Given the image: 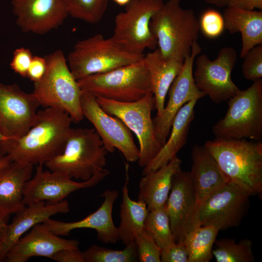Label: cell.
<instances>
[{"mask_svg": "<svg viewBox=\"0 0 262 262\" xmlns=\"http://www.w3.org/2000/svg\"><path fill=\"white\" fill-rule=\"evenodd\" d=\"M36 123L23 136L0 141V156L11 161L44 164L64 150L72 122L66 112L52 107L38 112Z\"/></svg>", "mask_w": 262, "mask_h": 262, "instance_id": "1", "label": "cell"}, {"mask_svg": "<svg viewBox=\"0 0 262 262\" xmlns=\"http://www.w3.org/2000/svg\"><path fill=\"white\" fill-rule=\"evenodd\" d=\"M229 182L251 196L262 192V143L216 138L204 144Z\"/></svg>", "mask_w": 262, "mask_h": 262, "instance_id": "2", "label": "cell"}, {"mask_svg": "<svg viewBox=\"0 0 262 262\" xmlns=\"http://www.w3.org/2000/svg\"><path fill=\"white\" fill-rule=\"evenodd\" d=\"M181 0H168L152 16L150 28L158 49L166 59L184 62L197 42L200 29L195 12L180 6Z\"/></svg>", "mask_w": 262, "mask_h": 262, "instance_id": "3", "label": "cell"}, {"mask_svg": "<svg viewBox=\"0 0 262 262\" xmlns=\"http://www.w3.org/2000/svg\"><path fill=\"white\" fill-rule=\"evenodd\" d=\"M144 56L113 36L106 38L98 33L77 42L66 60L72 74L78 81L137 62Z\"/></svg>", "mask_w": 262, "mask_h": 262, "instance_id": "4", "label": "cell"}, {"mask_svg": "<svg viewBox=\"0 0 262 262\" xmlns=\"http://www.w3.org/2000/svg\"><path fill=\"white\" fill-rule=\"evenodd\" d=\"M107 152L94 128H71L62 153L44 164L51 171L85 181L105 169Z\"/></svg>", "mask_w": 262, "mask_h": 262, "instance_id": "5", "label": "cell"}, {"mask_svg": "<svg viewBox=\"0 0 262 262\" xmlns=\"http://www.w3.org/2000/svg\"><path fill=\"white\" fill-rule=\"evenodd\" d=\"M47 69L43 77L33 82V93L41 105L67 113L72 121L79 122L83 116L81 107L82 90L72 74L61 50L45 56Z\"/></svg>", "mask_w": 262, "mask_h": 262, "instance_id": "6", "label": "cell"}, {"mask_svg": "<svg viewBox=\"0 0 262 262\" xmlns=\"http://www.w3.org/2000/svg\"><path fill=\"white\" fill-rule=\"evenodd\" d=\"M82 90L96 97L119 102L138 100L152 92L149 72L143 58L112 70L78 81Z\"/></svg>", "mask_w": 262, "mask_h": 262, "instance_id": "7", "label": "cell"}, {"mask_svg": "<svg viewBox=\"0 0 262 262\" xmlns=\"http://www.w3.org/2000/svg\"><path fill=\"white\" fill-rule=\"evenodd\" d=\"M225 116L213 127L216 138L262 139V79L228 100Z\"/></svg>", "mask_w": 262, "mask_h": 262, "instance_id": "8", "label": "cell"}, {"mask_svg": "<svg viewBox=\"0 0 262 262\" xmlns=\"http://www.w3.org/2000/svg\"><path fill=\"white\" fill-rule=\"evenodd\" d=\"M101 108L120 119L136 135L139 144L138 164L145 167L157 154L162 146L154 133L152 111L155 108L152 92L132 102H119L96 97Z\"/></svg>", "mask_w": 262, "mask_h": 262, "instance_id": "9", "label": "cell"}, {"mask_svg": "<svg viewBox=\"0 0 262 262\" xmlns=\"http://www.w3.org/2000/svg\"><path fill=\"white\" fill-rule=\"evenodd\" d=\"M164 3V0H131L124 11L116 15L113 36L139 52L143 53L147 49H156L157 40L150 23Z\"/></svg>", "mask_w": 262, "mask_h": 262, "instance_id": "10", "label": "cell"}, {"mask_svg": "<svg viewBox=\"0 0 262 262\" xmlns=\"http://www.w3.org/2000/svg\"><path fill=\"white\" fill-rule=\"evenodd\" d=\"M237 60L236 50L229 47L221 49L214 60H210L205 54L196 59L193 73L196 85L213 102L228 101L240 90L231 78Z\"/></svg>", "mask_w": 262, "mask_h": 262, "instance_id": "11", "label": "cell"}, {"mask_svg": "<svg viewBox=\"0 0 262 262\" xmlns=\"http://www.w3.org/2000/svg\"><path fill=\"white\" fill-rule=\"evenodd\" d=\"M250 196L238 185L228 183L199 205L196 226H211L218 231L238 226L248 208Z\"/></svg>", "mask_w": 262, "mask_h": 262, "instance_id": "12", "label": "cell"}, {"mask_svg": "<svg viewBox=\"0 0 262 262\" xmlns=\"http://www.w3.org/2000/svg\"><path fill=\"white\" fill-rule=\"evenodd\" d=\"M81 107L83 117L93 124L108 152L113 153L117 149L128 162L138 161L139 148L131 131L120 119L105 112L95 96L82 90Z\"/></svg>", "mask_w": 262, "mask_h": 262, "instance_id": "13", "label": "cell"}, {"mask_svg": "<svg viewBox=\"0 0 262 262\" xmlns=\"http://www.w3.org/2000/svg\"><path fill=\"white\" fill-rule=\"evenodd\" d=\"M43 165H37L33 177L25 184L23 198L25 205L41 201L47 204L60 202L72 192L96 185L109 174L105 168L87 180L77 182L65 172L44 171Z\"/></svg>", "mask_w": 262, "mask_h": 262, "instance_id": "14", "label": "cell"}, {"mask_svg": "<svg viewBox=\"0 0 262 262\" xmlns=\"http://www.w3.org/2000/svg\"><path fill=\"white\" fill-rule=\"evenodd\" d=\"M201 51L198 43L195 42L169 89V99L163 113L153 119L155 137L162 146L168 137L173 121L180 109L188 102L195 99L198 100L205 96L196 85L193 75L194 60Z\"/></svg>", "mask_w": 262, "mask_h": 262, "instance_id": "15", "label": "cell"}, {"mask_svg": "<svg viewBox=\"0 0 262 262\" xmlns=\"http://www.w3.org/2000/svg\"><path fill=\"white\" fill-rule=\"evenodd\" d=\"M40 103L16 84L0 83V121L8 139L19 138L36 123Z\"/></svg>", "mask_w": 262, "mask_h": 262, "instance_id": "16", "label": "cell"}, {"mask_svg": "<svg viewBox=\"0 0 262 262\" xmlns=\"http://www.w3.org/2000/svg\"><path fill=\"white\" fill-rule=\"evenodd\" d=\"M166 206L175 241L184 240L186 234L196 227L199 207L190 172L180 171L173 177Z\"/></svg>", "mask_w": 262, "mask_h": 262, "instance_id": "17", "label": "cell"}, {"mask_svg": "<svg viewBox=\"0 0 262 262\" xmlns=\"http://www.w3.org/2000/svg\"><path fill=\"white\" fill-rule=\"evenodd\" d=\"M16 23L24 33L45 34L69 16L65 0H12Z\"/></svg>", "mask_w": 262, "mask_h": 262, "instance_id": "18", "label": "cell"}, {"mask_svg": "<svg viewBox=\"0 0 262 262\" xmlns=\"http://www.w3.org/2000/svg\"><path fill=\"white\" fill-rule=\"evenodd\" d=\"M118 196L115 190H106L102 194L103 201L94 213L83 219L72 222H65L50 218L43 224L52 233L58 236H67L70 232L78 229L96 230L97 238L105 244H114L119 240L117 228L113 220L114 204Z\"/></svg>", "mask_w": 262, "mask_h": 262, "instance_id": "19", "label": "cell"}, {"mask_svg": "<svg viewBox=\"0 0 262 262\" xmlns=\"http://www.w3.org/2000/svg\"><path fill=\"white\" fill-rule=\"evenodd\" d=\"M79 246L78 240L61 238L40 223L19 239L8 251L4 261L26 262L35 256L50 258L60 250L78 249Z\"/></svg>", "mask_w": 262, "mask_h": 262, "instance_id": "20", "label": "cell"}, {"mask_svg": "<svg viewBox=\"0 0 262 262\" xmlns=\"http://www.w3.org/2000/svg\"><path fill=\"white\" fill-rule=\"evenodd\" d=\"M69 211L66 200L55 204L41 201L25 205L15 213L12 221L7 225L4 237L0 243V262H4L12 246L34 226L43 223L52 215Z\"/></svg>", "mask_w": 262, "mask_h": 262, "instance_id": "21", "label": "cell"}, {"mask_svg": "<svg viewBox=\"0 0 262 262\" xmlns=\"http://www.w3.org/2000/svg\"><path fill=\"white\" fill-rule=\"evenodd\" d=\"M190 175L199 205L229 182L214 157L204 146H193Z\"/></svg>", "mask_w": 262, "mask_h": 262, "instance_id": "22", "label": "cell"}, {"mask_svg": "<svg viewBox=\"0 0 262 262\" xmlns=\"http://www.w3.org/2000/svg\"><path fill=\"white\" fill-rule=\"evenodd\" d=\"M33 165L11 161L0 167V213L7 219L25 205L23 191Z\"/></svg>", "mask_w": 262, "mask_h": 262, "instance_id": "23", "label": "cell"}, {"mask_svg": "<svg viewBox=\"0 0 262 262\" xmlns=\"http://www.w3.org/2000/svg\"><path fill=\"white\" fill-rule=\"evenodd\" d=\"M197 99L185 104L173 121L169 137L155 157L144 167L142 175L157 170L173 159L187 141L190 126L195 117Z\"/></svg>", "mask_w": 262, "mask_h": 262, "instance_id": "24", "label": "cell"}, {"mask_svg": "<svg viewBox=\"0 0 262 262\" xmlns=\"http://www.w3.org/2000/svg\"><path fill=\"white\" fill-rule=\"evenodd\" d=\"M181 160L177 156L156 171L143 175L139 183L138 201L149 211L166 204L174 175L181 170Z\"/></svg>", "mask_w": 262, "mask_h": 262, "instance_id": "25", "label": "cell"}, {"mask_svg": "<svg viewBox=\"0 0 262 262\" xmlns=\"http://www.w3.org/2000/svg\"><path fill=\"white\" fill-rule=\"evenodd\" d=\"M143 60L150 76L155 99L157 116L164 109L165 97L175 79L180 73L183 62L164 58L158 49L144 56Z\"/></svg>", "mask_w": 262, "mask_h": 262, "instance_id": "26", "label": "cell"}, {"mask_svg": "<svg viewBox=\"0 0 262 262\" xmlns=\"http://www.w3.org/2000/svg\"><path fill=\"white\" fill-rule=\"evenodd\" d=\"M224 27L231 34L240 33L243 58L255 46L262 44V11L226 8L223 13Z\"/></svg>", "mask_w": 262, "mask_h": 262, "instance_id": "27", "label": "cell"}, {"mask_svg": "<svg viewBox=\"0 0 262 262\" xmlns=\"http://www.w3.org/2000/svg\"><path fill=\"white\" fill-rule=\"evenodd\" d=\"M128 166H126V180L122 189L120 204V222L117 228L119 240L125 246L135 242L138 234L144 230L148 210L146 204L141 201L131 199L129 195Z\"/></svg>", "mask_w": 262, "mask_h": 262, "instance_id": "28", "label": "cell"}, {"mask_svg": "<svg viewBox=\"0 0 262 262\" xmlns=\"http://www.w3.org/2000/svg\"><path fill=\"white\" fill-rule=\"evenodd\" d=\"M218 230L211 226H197L186 235L188 262H209L213 258V246Z\"/></svg>", "mask_w": 262, "mask_h": 262, "instance_id": "29", "label": "cell"}, {"mask_svg": "<svg viewBox=\"0 0 262 262\" xmlns=\"http://www.w3.org/2000/svg\"><path fill=\"white\" fill-rule=\"evenodd\" d=\"M144 230L152 237L161 249L176 243L171 231L166 204L148 211Z\"/></svg>", "mask_w": 262, "mask_h": 262, "instance_id": "30", "label": "cell"}, {"mask_svg": "<svg viewBox=\"0 0 262 262\" xmlns=\"http://www.w3.org/2000/svg\"><path fill=\"white\" fill-rule=\"evenodd\" d=\"M216 247L212 253L216 262H252L255 258L252 242L243 239L236 243L233 239L225 238L215 240Z\"/></svg>", "mask_w": 262, "mask_h": 262, "instance_id": "31", "label": "cell"}, {"mask_svg": "<svg viewBox=\"0 0 262 262\" xmlns=\"http://www.w3.org/2000/svg\"><path fill=\"white\" fill-rule=\"evenodd\" d=\"M109 0H65L68 15L95 24L102 18Z\"/></svg>", "mask_w": 262, "mask_h": 262, "instance_id": "32", "label": "cell"}, {"mask_svg": "<svg viewBox=\"0 0 262 262\" xmlns=\"http://www.w3.org/2000/svg\"><path fill=\"white\" fill-rule=\"evenodd\" d=\"M85 262H133L138 259L135 242L122 250H114L96 245L83 252Z\"/></svg>", "mask_w": 262, "mask_h": 262, "instance_id": "33", "label": "cell"}, {"mask_svg": "<svg viewBox=\"0 0 262 262\" xmlns=\"http://www.w3.org/2000/svg\"><path fill=\"white\" fill-rule=\"evenodd\" d=\"M138 260L141 262H161L162 249L152 237L143 230L135 239Z\"/></svg>", "mask_w": 262, "mask_h": 262, "instance_id": "34", "label": "cell"}, {"mask_svg": "<svg viewBox=\"0 0 262 262\" xmlns=\"http://www.w3.org/2000/svg\"><path fill=\"white\" fill-rule=\"evenodd\" d=\"M242 66L245 78L253 82L262 78V44L250 49L245 56Z\"/></svg>", "mask_w": 262, "mask_h": 262, "instance_id": "35", "label": "cell"}, {"mask_svg": "<svg viewBox=\"0 0 262 262\" xmlns=\"http://www.w3.org/2000/svg\"><path fill=\"white\" fill-rule=\"evenodd\" d=\"M199 23L204 35L210 38L218 37L225 29L223 16L213 9H209L202 14Z\"/></svg>", "mask_w": 262, "mask_h": 262, "instance_id": "36", "label": "cell"}, {"mask_svg": "<svg viewBox=\"0 0 262 262\" xmlns=\"http://www.w3.org/2000/svg\"><path fill=\"white\" fill-rule=\"evenodd\" d=\"M33 55L30 49L24 47L17 48L13 52L10 64L11 68L23 77H27V72Z\"/></svg>", "mask_w": 262, "mask_h": 262, "instance_id": "37", "label": "cell"}, {"mask_svg": "<svg viewBox=\"0 0 262 262\" xmlns=\"http://www.w3.org/2000/svg\"><path fill=\"white\" fill-rule=\"evenodd\" d=\"M188 253L184 241L162 249L161 261L162 262H188Z\"/></svg>", "mask_w": 262, "mask_h": 262, "instance_id": "38", "label": "cell"}, {"mask_svg": "<svg viewBox=\"0 0 262 262\" xmlns=\"http://www.w3.org/2000/svg\"><path fill=\"white\" fill-rule=\"evenodd\" d=\"M47 69L45 57L33 56L28 70L27 77L33 82L40 81L44 76Z\"/></svg>", "mask_w": 262, "mask_h": 262, "instance_id": "39", "label": "cell"}, {"mask_svg": "<svg viewBox=\"0 0 262 262\" xmlns=\"http://www.w3.org/2000/svg\"><path fill=\"white\" fill-rule=\"evenodd\" d=\"M50 259L58 262H85L83 253L79 248L60 250Z\"/></svg>", "mask_w": 262, "mask_h": 262, "instance_id": "40", "label": "cell"}, {"mask_svg": "<svg viewBox=\"0 0 262 262\" xmlns=\"http://www.w3.org/2000/svg\"><path fill=\"white\" fill-rule=\"evenodd\" d=\"M227 7L246 11L262 10V0H229Z\"/></svg>", "mask_w": 262, "mask_h": 262, "instance_id": "41", "label": "cell"}, {"mask_svg": "<svg viewBox=\"0 0 262 262\" xmlns=\"http://www.w3.org/2000/svg\"><path fill=\"white\" fill-rule=\"evenodd\" d=\"M7 219L0 213V243L3 239L7 227Z\"/></svg>", "mask_w": 262, "mask_h": 262, "instance_id": "42", "label": "cell"}, {"mask_svg": "<svg viewBox=\"0 0 262 262\" xmlns=\"http://www.w3.org/2000/svg\"><path fill=\"white\" fill-rule=\"evenodd\" d=\"M204 1L208 3L221 8L227 6L229 0H204Z\"/></svg>", "mask_w": 262, "mask_h": 262, "instance_id": "43", "label": "cell"}, {"mask_svg": "<svg viewBox=\"0 0 262 262\" xmlns=\"http://www.w3.org/2000/svg\"><path fill=\"white\" fill-rule=\"evenodd\" d=\"M11 162L8 156H0V167Z\"/></svg>", "mask_w": 262, "mask_h": 262, "instance_id": "44", "label": "cell"}, {"mask_svg": "<svg viewBox=\"0 0 262 262\" xmlns=\"http://www.w3.org/2000/svg\"><path fill=\"white\" fill-rule=\"evenodd\" d=\"M7 139L3 126L0 121V141Z\"/></svg>", "mask_w": 262, "mask_h": 262, "instance_id": "45", "label": "cell"}, {"mask_svg": "<svg viewBox=\"0 0 262 262\" xmlns=\"http://www.w3.org/2000/svg\"><path fill=\"white\" fill-rule=\"evenodd\" d=\"M113 1L120 6H125L131 0H113Z\"/></svg>", "mask_w": 262, "mask_h": 262, "instance_id": "46", "label": "cell"}]
</instances>
